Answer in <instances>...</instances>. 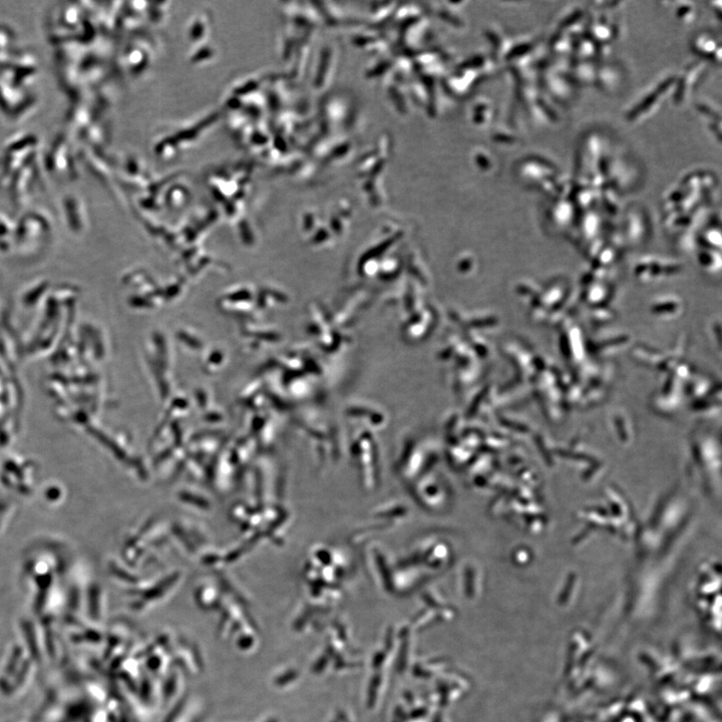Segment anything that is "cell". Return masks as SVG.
<instances>
[]
</instances>
